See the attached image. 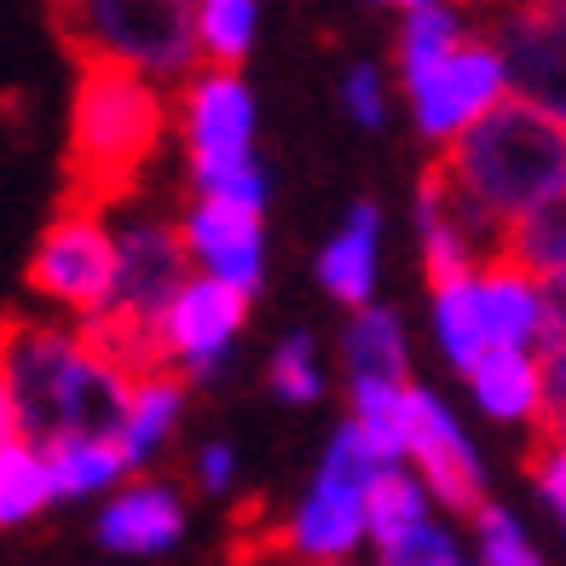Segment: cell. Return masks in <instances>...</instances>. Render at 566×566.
Masks as SVG:
<instances>
[{"instance_id":"obj_1","label":"cell","mask_w":566,"mask_h":566,"mask_svg":"<svg viewBox=\"0 0 566 566\" xmlns=\"http://www.w3.org/2000/svg\"><path fill=\"white\" fill-rule=\"evenodd\" d=\"M446 174V186L469 202V214L503 243L514 220L544 209L566 191V122L503 98L497 111H485L474 127L433 157Z\"/></svg>"},{"instance_id":"obj_2","label":"cell","mask_w":566,"mask_h":566,"mask_svg":"<svg viewBox=\"0 0 566 566\" xmlns=\"http://www.w3.org/2000/svg\"><path fill=\"white\" fill-rule=\"evenodd\" d=\"M0 376L12 388L18 428L30 446L82 440V433L116 440L127 394H134V376L105 365L82 336L46 324H12L0 336Z\"/></svg>"},{"instance_id":"obj_3","label":"cell","mask_w":566,"mask_h":566,"mask_svg":"<svg viewBox=\"0 0 566 566\" xmlns=\"http://www.w3.org/2000/svg\"><path fill=\"white\" fill-rule=\"evenodd\" d=\"M168 127V105L150 75L122 70V64H82L70 105V202L64 209L105 214L139 186L145 163L157 157Z\"/></svg>"},{"instance_id":"obj_4","label":"cell","mask_w":566,"mask_h":566,"mask_svg":"<svg viewBox=\"0 0 566 566\" xmlns=\"http://www.w3.org/2000/svg\"><path fill=\"white\" fill-rule=\"evenodd\" d=\"M202 0H53L59 30L82 64H122L150 82L197 64Z\"/></svg>"},{"instance_id":"obj_5","label":"cell","mask_w":566,"mask_h":566,"mask_svg":"<svg viewBox=\"0 0 566 566\" xmlns=\"http://www.w3.org/2000/svg\"><path fill=\"white\" fill-rule=\"evenodd\" d=\"M469 12L503 64L509 98L566 122V0H474Z\"/></svg>"},{"instance_id":"obj_6","label":"cell","mask_w":566,"mask_h":566,"mask_svg":"<svg viewBox=\"0 0 566 566\" xmlns=\"http://www.w3.org/2000/svg\"><path fill=\"white\" fill-rule=\"evenodd\" d=\"M381 469H388V462H381L365 446V433L347 422L336 433V446H329V457H324L313 497L290 514V560L295 555L313 560V566L342 560L358 544V532H365V492Z\"/></svg>"},{"instance_id":"obj_7","label":"cell","mask_w":566,"mask_h":566,"mask_svg":"<svg viewBox=\"0 0 566 566\" xmlns=\"http://www.w3.org/2000/svg\"><path fill=\"white\" fill-rule=\"evenodd\" d=\"M30 283L53 306L75 313L82 324L105 318L111 295H116V231L105 226V214L64 209L41 231L35 261H30Z\"/></svg>"},{"instance_id":"obj_8","label":"cell","mask_w":566,"mask_h":566,"mask_svg":"<svg viewBox=\"0 0 566 566\" xmlns=\"http://www.w3.org/2000/svg\"><path fill=\"white\" fill-rule=\"evenodd\" d=\"M410 111H417V127L433 145H451L462 127H474L485 111H497L509 98L503 64L480 35H462L440 64H428L417 75H405Z\"/></svg>"},{"instance_id":"obj_9","label":"cell","mask_w":566,"mask_h":566,"mask_svg":"<svg viewBox=\"0 0 566 566\" xmlns=\"http://www.w3.org/2000/svg\"><path fill=\"white\" fill-rule=\"evenodd\" d=\"M186 238L179 226H163V220H134L116 231V295H111V324H127V329H145L157 336V318L174 306V295L186 290Z\"/></svg>"},{"instance_id":"obj_10","label":"cell","mask_w":566,"mask_h":566,"mask_svg":"<svg viewBox=\"0 0 566 566\" xmlns=\"http://www.w3.org/2000/svg\"><path fill=\"white\" fill-rule=\"evenodd\" d=\"M179 134L191 150V179H209L249 163L254 134V98L238 82V70H197L179 98Z\"/></svg>"},{"instance_id":"obj_11","label":"cell","mask_w":566,"mask_h":566,"mask_svg":"<svg viewBox=\"0 0 566 566\" xmlns=\"http://www.w3.org/2000/svg\"><path fill=\"white\" fill-rule=\"evenodd\" d=\"M249 313V295L231 290L220 277H191L174 295V306L157 318V353L163 370L174 376H209L220 365L226 342L238 336V324Z\"/></svg>"},{"instance_id":"obj_12","label":"cell","mask_w":566,"mask_h":566,"mask_svg":"<svg viewBox=\"0 0 566 566\" xmlns=\"http://www.w3.org/2000/svg\"><path fill=\"white\" fill-rule=\"evenodd\" d=\"M405 451L417 457L422 480L433 485V497H440L451 514L480 521V514H485L480 462H474L469 440H462V428L451 422V410L433 394H422V388L405 394Z\"/></svg>"},{"instance_id":"obj_13","label":"cell","mask_w":566,"mask_h":566,"mask_svg":"<svg viewBox=\"0 0 566 566\" xmlns=\"http://www.w3.org/2000/svg\"><path fill=\"white\" fill-rule=\"evenodd\" d=\"M179 238H186L191 261H202V277H220L231 290L254 295V283H261V209L197 197Z\"/></svg>"},{"instance_id":"obj_14","label":"cell","mask_w":566,"mask_h":566,"mask_svg":"<svg viewBox=\"0 0 566 566\" xmlns=\"http://www.w3.org/2000/svg\"><path fill=\"white\" fill-rule=\"evenodd\" d=\"M179 532H186V509H179L174 492L163 485H127L105 503L98 514V537L105 549L116 555H157V549H174Z\"/></svg>"},{"instance_id":"obj_15","label":"cell","mask_w":566,"mask_h":566,"mask_svg":"<svg viewBox=\"0 0 566 566\" xmlns=\"http://www.w3.org/2000/svg\"><path fill=\"white\" fill-rule=\"evenodd\" d=\"M474 290H480V318L492 347H526L537 336V313H544V283L537 277L514 272L509 261H485L474 272Z\"/></svg>"},{"instance_id":"obj_16","label":"cell","mask_w":566,"mask_h":566,"mask_svg":"<svg viewBox=\"0 0 566 566\" xmlns=\"http://www.w3.org/2000/svg\"><path fill=\"white\" fill-rule=\"evenodd\" d=\"M492 261H509L514 272H526L537 283H560L566 277V191L544 202V209H532L526 220H514Z\"/></svg>"},{"instance_id":"obj_17","label":"cell","mask_w":566,"mask_h":566,"mask_svg":"<svg viewBox=\"0 0 566 566\" xmlns=\"http://www.w3.org/2000/svg\"><path fill=\"white\" fill-rule=\"evenodd\" d=\"M179 405H186V376H139L134 381L127 410H122V428H116V446L127 457V469H139V462L168 440Z\"/></svg>"},{"instance_id":"obj_18","label":"cell","mask_w":566,"mask_h":566,"mask_svg":"<svg viewBox=\"0 0 566 566\" xmlns=\"http://www.w3.org/2000/svg\"><path fill=\"white\" fill-rule=\"evenodd\" d=\"M469 381H474V399L503 422H521V417L537 422V410H544V394H537V358L526 347H492L469 370Z\"/></svg>"},{"instance_id":"obj_19","label":"cell","mask_w":566,"mask_h":566,"mask_svg":"<svg viewBox=\"0 0 566 566\" xmlns=\"http://www.w3.org/2000/svg\"><path fill=\"white\" fill-rule=\"evenodd\" d=\"M41 457H46V474H53V497H93V492H105L111 480L127 474L122 446L105 440V433L53 440V446H41Z\"/></svg>"},{"instance_id":"obj_20","label":"cell","mask_w":566,"mask_h":566,"mask_svg":"<svg viewBox=\"0 0 566 566\" xmlns=\"http://www.w3.org/2000/svg\"><path fill=\"white\" fill-rule=\"evenodd\" d=\"M318 277H324V290L336 301L365 306L370 277H376V209L370 202H358L353 220L336 231V243H329L324 261H318Z\"/></svg>"},{"instance_id":"obj_21","label":"cell","mask_w":566,"mask_h":566,"mask_svg":"<svg viewBox=\"0 0 566 566\" xmlns=\"http://www.w3.org/2000/svg\"><path fill=\"white\" fill-rule=\"evenodd\" d=\"M347 376L353 381H381V388H410L405 381V342H399L394 313L358 306V318L347 329Z\"/></svg>"},{"instance_id":"obj_22","label":"cell","mask_w":566,"mask_h":566,"mask_svg":"<svg viewBox=\"0 0 566 566\" xmlns=\"http://www.w3.org/2000/svg\"><path fill=\"white\" fill-rule=\"evenodd\" d=\"M53 503V474H46V457L30 440L0 446V526H23Z\"/></svg>"},{"instance_id":"obj_23","label":"cell","mask_w":566,"mask_h":566,"mask_svg":"<svg viewBox=\"0 0 566 566\" xmlns=\"http://www.w3.org/2000/svg\"><path fill=\"white\" fill-rule=\"evenodd\" d=\"M433 324H440V347L446 358L469 376L485 353H492V336H485V318H480V290H474V277H462L451 283V290L433 295Z\"/></svg>"},{"instance_id":"obj_24","label":"cell","mask_w":566,"mask_h":566,"mask_svg":"<svg viewBox=\"0 0 566 566\" xmlns=\"http://www.w3.org/2000/svg\"><path fill=\"white\" fill-rule=\"evenodd\" d=\"M537 394H544V417H560L566 410V277L544 283V313H537Z\"/></svg>"},{"instance_id":"obj_25","label":"cell","mask_w":566,"mask_h":566,"mask_svg":"<svg viewBox=\"0 0 566 566\" xmlns=\"http://www.w3.org/2000/svg\"><path fill=\"white\" fill-rule=\"evenodd\" d=\"M254 41V0H202L197 7V59L209 70H238Z\"/></svg>"},{"instance_id":"obj_26","label":"cell","mask_w":566,"mask_h":566,"mask_svg":"<svg viewBox=\"0 0 566 566\" xmlns=\"http://www.w3.org/2000/svg\"><path fill=\"white\" fill-rule=\"evenodd\" d=\"M365 526L376 532L381 549H394L399 537L417 532L422 526V492H417V480H405L399 469H381L370 480V492H365Z\"/></svg>"},{"instance_id":"obj_27","label":"cell","mask_w":566,"mask_h":566,"mask_svg":"<svg viewBox=\"0 0 566 566\" xmlns=\"http://www.w3.org/2000/svg\"><path fill=\"white\" fill-rule=\"evenodd\" d=\"M405 394L410 388H381V381H353V428L365 433V446L394 469L405 451Z\"/></svg>"},{"instance_id":"obj_28","label":"cell","mask_w":566,"mask_h":566,"mask_svg":"<svg viewBox=\"0 0 566 566\" xmlns=\"http://www.w3.org/2000/svg\"><path fill=\"white\" fill-rule=\"evenodd\" d=\"M462 35H469V30H462V18H457L451 7L410 12V18H405V35H399V75H417V70H428V64H440Z\"/></svg>"},{"instance_id":"obj_29","label":"cell","mask_w":566,"mask_h":566,"mask_svg":"<svg viewBox=\"0 0 566 566\" xmlns=\"http://www.w3.org/2000/svg\"><path fill=\"white\" fill-rule=\"evenodd\" d=\"M521 469H526V480L537 485V492L566 514V440H560V433L537 428L526 440V451H521Z\"/></svg>"},{"instance_id":"obj_30","label":"cell","mask_w":566,"mask_h":566,"mask_svg":"<svg viewBox=\"0 0 566 566\" xmlns=\"http://www.w3.org/2000/svg\"><path fill=\"white\" fill-rule=\"evenodd\" d=\"M474 526H480V560L485 566H544V560H537V549L526 544L521 526H514L503 509L485 503V514H480Z\"/></svg>"},{"instance_id":"obj_31","label":"cell","mask_w":566,"mask_h":566,"mask_svg":"<svg viewBox=\"0 0 566 566\" xmlns=\"http://www.w3.org/2000/svg\"><path fill=\"white\" fill-rule=\"evenodd\" d=\"M272 388L283 399H318V365H313V342L306 336H290L277 353H272Z\"/></svg>"},{"instance_id":"obj_32","label":"cell","mask_w":566,"mask_h":566,"mask_svg":"<svg viewBox=\"0 0 566 566\" xmlns=\"http://www.w3.org/2000/svg\"><path fill=\"white\" fill-rule=\"evenodd\" d=\"M381 566H457V560H451V537L446 532L417 526L410 537H399L394 549H381Z\"/></svg>"},{"instance_id":"obj_33","label":"cell","mask_w":566,"mask_h":566,"mask_svg":"<svg viewBox=\"0 0 566 566\" xmlns=\"http://www.w3.org/2000/svg\"><path fill=\"white\" fill-rule=\"evenodd\" d=\"M347 111L358 116V122H365V127H376L381 122V111H388V93H381V75L370 70V64H358L353 75H347Z\"/></svg>"},{"instance_id":"obj_34","label":"cell","mask_w":566,"mask_h":566,"mask_svg":"<svg viewBox=\"0 0 566 566\" xmlns=\"http://www.w3.org/2000/svg\"><path fill=\"white\" fill-rule=\"evenodd\" d=\"M23 440V428H18V405H12V388H7V376H0V446H12Z\"/></svg>"},{"instance_id":"obj_35","label":"cell","mask_w":566,"mask_h":566,"mask_svg":"<svg viewBox=\"0 0 566 566\" xmlns=\"http://www.w3.org/2000/svg\"><path fill=\"white\" fill-rule=\"evenodd\" d=\"M226 474H231V451L209 446V451H202V485H226Z\"/></svg>"},{"instance_id":"obj_36","label":"cell","mask_w":566,"mask_h":566,"mask_svg":"<svg viewBox=\"0 0 566 566\" xmlns=\"http://www.w3.org/2000/svg\"><path fill=\"white\" fill-rule=\"evenodd\" d=\"M381 7H405V12H422V7H446V0H381Z\"/></svg>"},{"instance_id":"obj_37","label":"cell","mask_w":566,"mask_h":566,"mask_svg":"<svg viewBox=\"0 0 566 566\" xmlns=\"http://www.w3.org/2000/svg\"><path fill=\"white\" fill-rule=\"evenodd\" d=\"M537 428H549V433H560V440H566V410H560V417H544Z\"/></svg>"},{"instance_id":"obj_38","label":"cell","mask_w":566,"mask_h":566,"mask_svg":"<svg viewBox=\"0 0 566 566\" xmlns=\"http://www.w3.org/2000/svg\"><path fill=\"white\" fill-rule=\"evenodd\" d=\"M324 566H342V560H324Z\"/></svg>"},{"instance_id":"obj_39","label":"cell","mask_w":566,"mask_h":566,"mask_svg":"<svg viewBox=\"0 0 566 566\" xmlns=\"http://www.w3.org/2000/svg\"><path fill=\"white\" fill-rule=\"evenodd\" d=\"M462 7H474V0H462Z\"/></svg>"},{"instance_id":"obj_40","label":"cell","mask_w":566,"mask_h":566,"mask_svg":"<svg viewBox=\"0 0 566 566\" xmlns=\"http://www.w3.org/2000/svg\"><path fill=\"white\" fill-rule=\"evenodd\" d=\"M560 521H566V514H560Z\"/></svg>"}]
</instances>
